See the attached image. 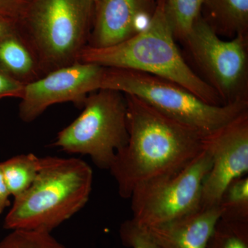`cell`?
I'll return each mask as SVG.
<instances>
[{"mask_svg": "<svg viewBox=\"0 0 248 248\" xmlns=\"http://www.w3.org/2000/svg\"><path fill=\"white\" fill-rule=\"evenodd\" d=\"M0 68L24 84L43 77L35 55L16 29L0 39Z\"/></svg>", "mask_w": 248, "mask_h": 248, "instance_id": "13", "label": "cell"}, {"mask_svg": "<svg viewBox=\"0 0 248 248\" xmlns=\"http://www.w3.org/2000/svg\"><path fill=\"white\" fill-rule=\"evenodd\" d=\"M93 0H33L17 30L30 46L42 76L78 62L88 45Z\"/></svg>", "mask_w": 248, "mask_h": 248, "instance_id": "4", "label": "cell"}, {"mask_svg": "<svg viewBox=\"0 0 248 248\" xmlns=\"http://www.w3.org/2000/svg\"><path fill=\"white\" fill-rule=\"evenodd\" d=\"M79 117L57 135L53 146L71 154L87 155L109 170L116 153L128 143L127 100L124 93L99 89L85 99Z\"/></svg>", "mask_w": 248, "mask_h": 248, "instance_id": "6", "label": "cell"}, {"mask_svg": "<svg viewBox=\"0 0 248 248\" xmlns=\"http://www.w3.org/2000/svg\"><path fill=\"white\" fill-rule=\"evenodd\" d=\"M202 16L218 35L248 34V0H204Z\"/></svg>", "mask_w": 248, "mask_h": 248, "instance_id": "14", "label": "cell"}, {"mask_svg": "<svg viewBox=\"0 0 248 248\" xmlns=\"http://www.w3.org/2000/svg\"><path fill=\"white\" fill-rule=\"evenodd\" d=\"M25 86L0 68V99L6 97L22 99Z\"/></svg>", "mask_w": 248, "mask_h": 248, "instance_id": "22", "label": "cell"}, {"mask_svg": "<svg viewBox=\"0 0 248 248\" xmlns=\"http://www.w3.org/2000/svg\"><path fill=\"white\" fill-rule=\"evenodd\" d=\"M211 164V156L205 146L186 167L137 186L130 197L131 219L148 229L200 210L203 184Z\"/></svg>", "mask_w": 248, "mask_h": 248, "instance_id": "7", "label": "cell"}, {"mask_svg": "<svg viewBox=\"0 0 248 248\" xmlns=\"http://www.w3.org/2000/svg\"><path fill=\"white\" fill-rule=\"evenodd\" d=\"M11 231L0 241V248H68L51 233L21 230Z\"/></svg>", "mask_w": 248, "mask_h": 248, "instance_id": "19", "label": "cell"}, {"mask_svg": "<svg viewBox=\"0 0 248 248\" xmlns=\"http://www.w3.org/2000/svg\"><path fill=\"white\" fill-rule=\"evenodd\" d=\"M182 42L224 105L248 101V34L222 40L201 16Z\"/></svg>", "mask_w": 248, "mask_h": 248, "instance_id": "8", "label": "cell"}, {"mask_svg": "<svg viewBox=\"0 0 248 248\" xmlns=\"http://www.w3.org/2000/svg\"><path fill=\"white\" fill-rule=\"evenodd\" d=\"M155 6L146 0H99L94 6V19L88 45L107 48L131 38L138 33L136 20L146 10Z\"/></svg>", "mask_w": 248, "mask_h": 248, "instance_id": "11", "label": "cell"}, {"mask_svg": "<svg viewBox=\"0 0 248 248\" xmlns=\"http://www.w3.org/2000/svg\"><path fill=\"white\" fill-rule=\"evenodd\" d=\"M33 0H0V21L17 29Z\"/></svg>", "mask_w": 248, "mask_h": 248, "instance_id": "21", "label": "cell"}, {"mask_svg": "<svg viewBox=\"0 0 248 248\" xmlns=\"http://www.w3.org/2000/svg\"><path fill=\"white\" fill-rule=\"evenodd\" d=\"M128 140L109 170L119 195L130 199L140 184L177 172L205 150L208 137L165 115L140 98L125 94Z\"/></svg>", "mask_w": 248, "mask_h": 248, "instance_id": "1", "label": "cell"}, {"mask_svg": "<svg viewBox=\"0 0 248 248\" xmlns=\"http://www.w3.org/2000/svg\"><path fill=\"white\" fill-rule=\"evenodd\" d=\"M208 248H248V222L220 218Z\"/></svg>", "mask_w": 248, "mask_h": 248, "instance_id": "18", "label": "cell"}, {"mask_svg": "<svg viewBox=\"0 0 248 248\" xmlns=\"http://www.w3.org/2000/svg\"><path fill=\"white\" fill-rule=\"evenodd\" d=\"M45 163L32 153L17 155L0 164L10 194L15 198L22 195L35 182Z\"/></svg>", "mask_w": 248, "mask_h": 248, "instance_id": "15", "label": "cell"}, {"mask_svg": "<svg viewBox=\"0 0 248 248\" xmlns=\"http://www.w3.org/2000/svg\"><path fill=\"white\" fill-rule=\"evenodd\" d=\"M204 0H166V10L175 40L182 41L202 16Z\"/></svg>", "mask_w": 248, "mask_h": 248, "instance_id": "16", "label": "cell"}, {"mask_svg": "<svg viewBox=\"0 0 248 248\" xmlns=\"http://www.w3.org/2000/svg\"><path fill=\"white\" fill-rule=\"evenodd\" d=\"M122 244L130 248H160L146 230L139 226L133 220L124 222L120 227Z\"/></svg>", "mask_w": 248, "mask_h": 248, "instance_id": "20", "label": "cell"}, {"mask_svg": "<svg viewBox=\"0 0 248 248\" xmlns=\"http://www.w3.org/2000/svg\"><path fill=\"white\" fill-rule=\"evenodd\" d=\"M221 215L218 205L145 230L160 248H208Z\"/></svg>", "mask_w": 248, "mask_h": 248, "instance_id": "12", "label": "cell"}, {"mask_svg": "<svg viewBox=\"0 0 248 248\" xmlns=\"http://www.w3.org/2000/svg\"><path fill=\"white\" fill-rule=\"evenodd\" d=\"M206 148L212 164L203 184L202 208L219 205L230 184L247 174L248 111L208 137Z\"/></svg>", "mask_w": 248, "mask_h": 248, "instance_id": "10", "label": "cell"}, {"mask_svg": "<svg viewBox=\"0 0 248 248\" xmlns=\"http://www.w3.org/2000/svg\"><path fill=\"white\" fill-rule=\"evenodd\" d=\"M106 67L76 62L26 84L19 116L26 123L35 120L54 104L72 102L83 107L91 93L101 89Z\"/></svg>", "mask_w": 248, "mask_h": 248, "instance_id": "9", "label": "cell"}, {"mask_svg": "<svg viewBox=\"0 0 248 248\" xmlns=\"http://www.w3.org/2000/svg\"><path fill=\"white\" fill-rule=\"evenodd\" d=\"M12 29H14V28L11 27V26H9V24H6V23H4L0 21V39H1V37H2L3 36L8 32V31Z\"/></svg>", "mask_w": 248, "mask_h": 248, "instance_id": "24", "label": "cell"}, {"mask_svg": "<svg viewBox=\"0 0 248 248\" xmlns=\"http://www.w3.org/2000/svg\"><path fill=\"white\" fill-rule=\"evenodd\" d=\"M221 218L228 221L248 222V177L235 179L227 187L220 201Z\"/></svg>", "mask_w": 248, "mask_h": 248, "instance_id": "17", "label": "cell"}, {"mask_svg": "<svg viewBox=\"0 0 248 248\" xmlns=\"http://www.w3.org/2000/svg\"><path fill=\"white\" fill-rule=\"evenodd\" d=\"M99 0H93V1H94V4H97V3L98 2V1H99Z\"/></svg>", "mask_w": 248, "mask_h": 248, "instance_id": "26", "label": "cell"}, {"mask_svg": "<svg viewBox=\"0 0 248 248\" xmlns=\"http://www.w3.org/2000/svg\"><path fill=\"white\" fill-rule=\"evenodd\" d=\"M146 1L148 4L152 5V6H155V0H146Z\"/></svg>", "mask_w": 248, "mask_h": 248, "instance_id": "25", "label": "cell"}, {"mask_svg": "<svg viewBox=\"0 0 248 248\" xmlns=\"http://www.w3.org/2000/svg\"><path fill=\"white\" fill-rule=\"evenodd\" d=\"M100 89L140 98L165 115L209 137L248 111V101L214 106L181 85L160 77L125 68H106Z\"/></svg>", "mask_w": 248, "mask_h": 248, "instance_id": "5", "label": "cell"}, {"mask_svg": "<svg viewBox=\"0 0 248 248\" xmlns=\"http://www.w3.org/2000/svg\"><path fill=\"white\" fill-rule=\"evenodd\" d=\"M175 40L166 0H157L146 29L112 46H86L78 62L149 73L181 85L209 104L224 105L216 91L187 64Z\"/></svg>", "mask_w": 248, "mask_h": 248, "instance_id": "2", "label": "cell"}, {"mask_svg": "<svg viewBox=\"0 0 248 248\" xmlns=\"http://www.w3.org/2000/svg\"><path fill=\"white\" fill-rule=\"evenodd\" d=\"M6 181H5L4 174L0 167V215H1L5 210L11 205L10 197H11Z\"/></svg>", "mask_w": 248, "mask_h": 248, "instance_id": "23", "label": "cell"}, {"mask_svg": "<svg viewBox=\"0 0 248 248\" xmlns=\"http://www.w3.org/2000/svg\"><path fill=\"white\" fill-rule=\"evenodd\" d=\"M93 179L92 169L83 160L45 157L35 182L14 199L5 217L4 228L51 233L86 205Z\"/></svg>", "mask_w": 248, "mask_h": 248, "instance_id": "3", "label": "cell"}]
</instances>
